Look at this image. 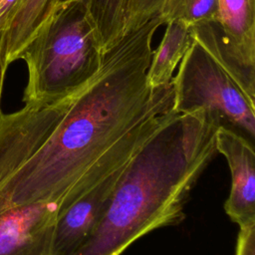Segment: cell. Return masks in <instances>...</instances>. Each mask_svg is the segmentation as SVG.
Wrapping results in <instances>:
<instances>
[{"label": "cell", "instance_id": "9a60e30c", "mask_svg": "<svg viewBox=\"0 0 255 255\" xmlns=\"http://www.w3.org/2000/svg\"><path fill=\"white\" fill-rule=\"evenodd\" d=\"M164 0H132L128 30L139 26L158 14Z\"/></svg>", "mask_w": 255, "mask_h": 255}, {"label": "cell", "instance_id": "7c38bea8", "mask_svg": "<svg viewBox=\"0 0 255 255\" xmlns=\"http://www.w3.org/2000/svg\"><path fill=\"white\" fill-rule=\"evenodd\" d=\"M51 2L52 0H21L2 35L0 55L6 67L18 60L47 15Z\"/></svg>", "mask_w": 255, "mask_h": 255}, {"label": "cell", "instance_id": "2e32d148", "mask_svg": "<svg viewBox=\"0 0 255 255\" xmlns=\"http://www.w3.org/2000/svg\"><path fill=\"white\" fill-rule=\"evenodd\" d=\"M235 255H255V223L240 226Z\"/></svg>", "mask_w": 255, "mask_h": 255}, {"label": "cell", "instance_id": "9c48e42d", "mask_svg": "<svg viewBox=\"0 0 255 255\" xmlns=\"http://www.w3.org/2000/svg\"><path fill=\"white\" fill-rule=\"evenodd\" d=\"M217 21L229 49L255 70V0H218Z\"/></svg>", "mask_w": 255, "mask_h": 255}, {"label": "cell", "instance_id": "277c9868", "mask_svg": "<svg viewBox=\"0 0 255 255\" xmlns=\"http://www.w3.org/2000/svg\"><path fill=\"white\" fill-rule=\"evenodd\" d=\"M171 84L176 114L203 112L217 128L255 145V104L198 42L182 57Z\"/></svg>", "mask_w": 255, "mask_h": 255}, {"label": "cell", "instance_id": "ba28073f", "mask_svg": "<svg viewBox=\"0 0 255 255\" xmlns=\"http://www.w3.org/2000/svg\"><path fill=\"white\" fill-rule=\"evenodd\" d=\"M215 146L231 172L225 212L239 227L255 223V145L235 132L217 128Z\"/></svg>", "mask_w": 255, "mask_h": 255}, {"label": "cell", "instance_id": "8992f818", "mask_svg": "<svg viewBox=\"0 0 255 255\" xmlns=\"http://www.w3.org/2000/svg\"><path fill=\"white\" fill-rule=\"evenodd\" d=\"M128 162L118 167L57 213L51 255H75L86 242L107 211Z\"/></svg>", "mask_w": 255, "mask_h": 255}, {"label": "cell", "instance_id": "e0dca14e", "mask_svg": "<svg viewBox=\"0 0 255 255\" xmlns=\"http://www.w3.org/2000/svg\"><path fill=\"white\" fill-rule=\"evenodd\" d=\"M20 2L21 0H0V31H4Z\"/></svg>", "mask_w": 255, "mask_h": 255}, {"label": "cell", "instance_id": "52a82bcc", "mask_svg": "<svg viewBox=\"0 0 255 255\" xmlns=\"http://www.w3.org/2000/svg\"><path fill=\"white\" fill-rule=\"evenodd\" d=\"M56 218L51 201L0 211V255H51Z\"/></svg>", "mask_w": 255, "mask_h": 255}, {"label": "cell", "instance_id": "3957f363", "mask_svg": "<svg viewBox=\"0 0 255 255\" xmlns=\"http://www.w3.org/2000/svg\"><path fill=\"white\" fill-rule=\"evenodd\" d=\"M103 56L86 5L54 4L18 58L28 68L23 101L47 104L79 93L99 73Z\"/></svg>", "mask_w": 255, "mask_h": 255}, {"label": "cell", "instance_id": "4fadbf2b", "mask_svg": "<svg viewBox=\"0 0 255 255\" xmlns=\"http://www.w3.org/2000/svg\"><path fill=\"white\" fill-rule=\"evenodd\" d=\"M65 1L70 0H52L50 7L56 3ZM81 1L87 7L97 30L102 50L105 53L128 31L132 0Z\"/></svg>", "mask_w": 255, "mask_h": 255}, {"label": "cell", "instance_id": "7a4b0ae2", "mask_svg": "<svg viewBox=\"0 0 255 255\" xmlns=\"http://www.w3.org/2000/svg\"><path fill=\"white\" fill-rule=\"evenodd\" d=\"M217 127L203 112L176 114L129 160L110 205L75 255H122L135 240L184 219V204L216 152Z\"/></svg>", "mask_w": 255, "mask_h": 255}, {"label": "cell", "instance_id": "5bb4252c", "mask_svg": "<svg viewBox=\"0 0 255 255\" xmlns=\"http://www.w3.org/2000/svg\"><path fill=\"white\" fill-rule=\"evenodd\" d=\"M158 15L163 24L177 20L193 26L217 20L218 0H164Z\"/></svg>", "mask_w": 255, "mask_h": 255}, {"label": "cell", "instance_id": "5b68a950", "mask_svg": "<svg viewBox=\"0 0 255 255\" xmlns=\"http://www.w3.org/2000/svg\"><path fill=\"white\" fill-rule=\"evenodd\" d=\"M75 95L54 103H28L20 111L0 115V185L48 139Z\"/></svg>", "mask_w": 255, "mask_h": 255}, {"label": "cell", "instance_id": "6da1fadb", "mask_svg": "<svg viewBox=\"0 0 255 255\" xmlns=\"http://www.w3.org/2000/svg\"><path fill=\"white\" fill-rule=\"evenodd\" d=\"M158 14L129 29L104 53L97 76L79 93L48 139L0 185V211L59 202L92 164L133 127L168 112L172 84L151 88L146 71Z\"/></svg>", "mask_w": 255, "mask_h": 255}, {"label": "cell", "instance_id": "8fae6325", "mask_svg": "<svg viewBox=\"0 0 255 255\" xmlns=\"http://www.w3.org/2000/svg\"><path fill=\"white\" fill-rule=\"evenodd\" d=\"M165 24L161 42L156 50L152 51L146 71V82L151 88L171 83L176 66L193 42L191 26L177 20Z\"/></svg>", "mask_w": 255, "mask_h": 255}, {"label": "cell", "instance_id": "ac0fdd59", "mask_svg": "<svg viewBox=\"0 0 255 255\" xmlns=\"http://www.w3.org/2000/svg\"><path fill=\"white\" fill-rule=\"evenodd\" d=\"M2 35L3 31H0V48H1V40H2ZM7 67L4 65L3 60L0 55V102H1V95H2V89H3V83H4V77H5V72H6ZM1 109H0V115H1Z\"/></svg>", "mask_w": 255, "mask_h": 255}, {"label": "cell", "instance_id": "30bf717a", "mask_svg": "<svg viewBox=\"0 0 255 255\" xmlns=\"http://www.w3.org/2000/svg\"><path fill=\"white\" fill-rule=\"evenodd\" d=\"M193 40L198 42L235 81L247 98L255 104V70L247 67L231 51L217 20L191 26Z\"/></svg>", "mask_w": 255, "mask_h": 255}]
</instances>
